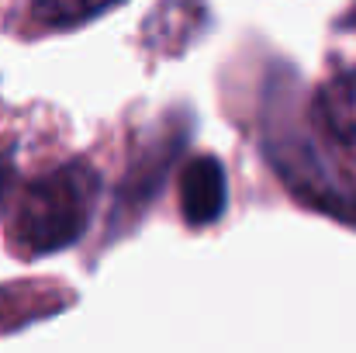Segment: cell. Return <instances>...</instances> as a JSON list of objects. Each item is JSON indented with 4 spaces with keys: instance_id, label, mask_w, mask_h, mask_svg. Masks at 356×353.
<instances>
[{
    "instance_id": "obj_2",
    "label": "cell",
    "mask_w": 356,
    "mask_h": 353,
    "mask_svg": "<svg viewBox=\"0 0 356 353\" xmlns=\"http://www.w3.org/2000/svg\"><path fill=\"white\" fill-rule=\"evenodd\" d=\"M263 152L273 173L301 205L356 229L353 180H346L343 170L329 159L315 132H308V125L301 121L298 108H287L277 97H270V108L263 111Z\"/></svg>"
},
{
    "instance_id": "obj_1",
    "label": "cell",
    "mask_w": 356,
    "mask_h": 353,
    "mask_svg": "<svg viewBox=\"0 0 356 353\" xmlns=\"http://www.w3.org/2000/svg\"><path fill=\"white\" fill-rule=\"evenodd\" d=\"M101 198V177L90 163H63L35 177L14 205L7 239L24 260L59 253L87 233Z\"/></svg>"
},
{
    "instance_id": "obj_7",
    "label": "cell",
    "mask_w": 356,
    "mask_h": 353,
    "mask_svg": "<svg viewBox=\"0 0 356 353\" xmlns=\"http://www.w3.org/2000/svg\"><path fill=\"white\" fill-rule=\"evenodd\" d=\"M14 177H17L14 156H10V149L0 146V208L7 205V198H10V191H14Z\"/></svg>"
},
{
    "instance_id": "obj_6",
    "label": "cell",
    "mask_w": 356,
    "mask_h": 353,
    "mask_svg": "<svg viewBox=\"0 0 356 353\" xmlns=\"http://www.w3.org/2000/svg\"><path fill=\"white\" fill-rule=\"evenodd\" d=\"M118 3L121 0H31V17L42 28H73Z\"/></svg>"
},
{
    "instance_id": "obj_5",
    "label": "cell",
    "mask_w": 356,
    "mask_h": 353,
    "mask_svg": "<svg viewBox=\"0 0 356 353\" xmlns=\"http://www.w3.org/2000/svg\"><path fill=\"white\" fill-rule=\"evenodd\" d=\"M318 118L329 128V135L356 159V66L339 73L318 94Z\"/></svg>"
},
{
    "instance_id": "obj_3",
    "label": "cell",
    "mask_w": 356,
    "mask_h": 353,
    "mask_svg": "<svg viewBox=\"0 0 356 353\" xmlns=\"http://www.w3.org/2000/svg\"><path fill=\"white\" fill-rule=\"evenodd\" d=\"M229 180L215 156H194L180 173V212L187 226H211L225 215Z\"/></svg>"
},
{
    "instance_id": "obj_4",
    "label": "cell",
    "mask_w": 356,
    "mask_h": 353,
    "mask_svg": "<svg viewBox=\"0 0 356 353\" xmlns=\"http://www.w3.org/2000/svg\"><path fill=\"white\" fill-rule=\"evenodd\" d=\"M184 142H187V132H180V128L156 132V139L145 146V152L135 159L131 173H128L124 184H121L118 215L124 208H128L131 215H138V212L149 205V198L159 194V184H163V177H166V170H170V163H173V156L180 152Z\"/></svg>"
}]
</instances>
